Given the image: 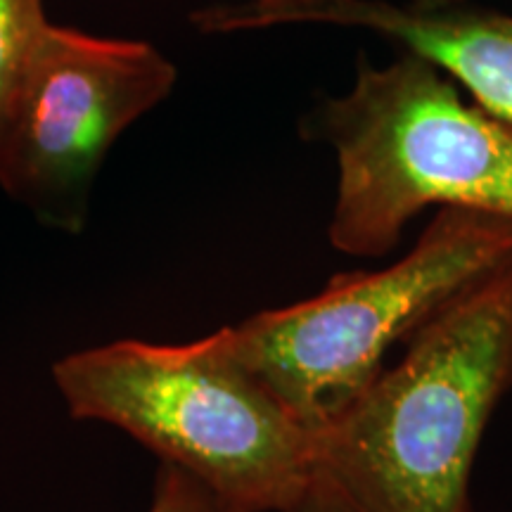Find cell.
I'll return each mask as SVG.
<instances>
[{
    "label": "cell",
    "instance_id": "obj_1",
    "mask_svg": "<svg viewBox=\"0 0 512 512\" xmlns=\"http://www.w3.org/2000/svg\"><path fill=\"white\" fill-rule=\"evenodd\" d=\"M512 392V264L448 302L316 432L318 472L361 512H475L472 470Z\"/></svg>",
    "mask_w": 512,
    "mask_h": 512
},
{
    "label": "cell",
    "instance_id": "obj_2",
    "mask_svg": "<svg viewBox=\"0 0 512 512\" xmlns=\"http://www.w3.org/2000/svg\"><path fill=\"white\" fill-rule=\"evenodd\" d=\"M53 377L74 418L121 427L245 512H290L318 472L316 434L242 363L228 328L86 349Z\"/></svg>",
    "mask_w": 512,
    "mask_h": 512
},
{
    "label": "cell",
    "instance_id": "obj_3",
    "mask_svg": "<svg viewBox=\"0 0 512 512\" xmlns=\"http://www.w3.org/2000/svg\"><path fill=\"white\" fill-rule=\"evenodd\" d=\"M304 133L335 152L328 238L337 252L389 254L430 207L512 221V124L411 53L380 67L358 60L349 91L320 102Z\"/></svg>",
    "mask_w": 512,
    "mask_h": 512
},
{
    "label": "cell",
    "instance_id": "obj_4",
    "mask_svg": "<svg viewBox=\"0 0 512 512\" xmlns=\"http://www.w3.org/2000/svg\"><path fill=\"white\" fill-rule=\"evenodd\" d=\"M512 264V221L439 207L394 264L344 273L318 294L228 328L242 363L316 434L344 413L448 302Z\"/></svg>",
    "mask_w": 512,
    "mask_h": 512
},
{
    "label": "cell",
    "instance_id": "obj_5",
    "mask_svg": "<svg viewBox=\"0 0 512 512\" xmlns=\"http://www.w3.org/2000/svg\"><path fill=\"white\" fill-rule=\"evenodd\" d=\"M176 79L152 43L50 24L0 138V188L48 226L79 233L107 152Z\"/></svg>",
    "mask_w": 512,
    "mask_h": 512
},
{
    "label": "cell",
    "instance_id": "obj_6",
    "mask_svg": "<svg viewBox=\"0 0 512 512\" xmlns=\"http://www.w3.org/2000/svg\"><path fill=\"white\" fill-rule=\"evenodd\" d=\"M271 24L361 29L448 76L472 102L512 124V15L475 0H247L204 15L214 31Z\"/></svg>",
    "mask_w": 512,
    "mask_h": 512
},
{
    "label": "cell",
    "instance_id": "obj_7",
    "mask_svg": "<svg viewBox=\"0 0 512 512\" xmlns=\"http://www.w3.org/2000/svg\"><path fill=\"white\" fill-rule=\"evenodd\" d=\"M50 24L43 0H0V138Z\"/></svg>",
    "mask_w": 512,
    "mask_h": 512
},
{
    "label": "cell",
    "instance_id": "obj_8",
    "mask_svg": "<svg viewBox=\"0 0 512 512\" xmlns=\"http://www.w3.org/2000/svg\"><path fill=\"white\" fill-rule=\"evenodd\" d=\"M150 512H245L204 486L178 465L162 463L152 491Z\"/></svg>",
    "mask_w": 512,
    "mask_h": 512
},
{
    "label": "cell",
    "instance_id": "obj_9",
    "mask_svg": "<svg viewBox=\"0 0 512 512\" xmlns=\"http://www.w3.org/2000/svg\"><path fill=\"white\" fill-rule=\"evenodd\" d=\"M290 512H361L354 503L344 496V491L337 484H332L328 477L316 472L309 489L299 496V501L292 505Z\"/></svg>",
    "mask_w": 512,
    "mask_h": 512
}]
</instances>
